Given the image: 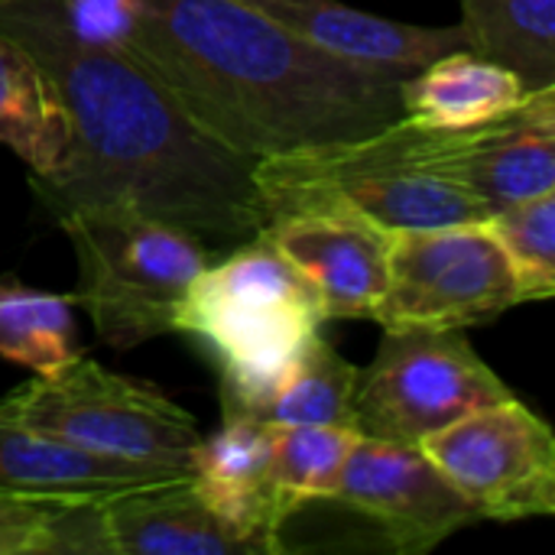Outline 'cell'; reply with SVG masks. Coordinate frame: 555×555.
<instances>
[{
  "label": "cell",
  "mask_w": 555,
  "mask_h": 555,
  "mask_svg": "<svg viewBox=\"0 0 555 555\" xmlns=\"http://www.w3.org/2000/svg\"><path fill=\"white\" fill-rule=\"evenodd\" d=\"M332 501L371 520L387 546L403 555L429 553L481 520L420 446L374 436L358 439Z\"/></svg>",
  "instance_id": "11"
},
{
  "label": "cell",
  "mask_w": 555,
  "mask_h": 555,
  "mask_svg": "<svg viewBox=\"0 0 555 555\" xmlns=\"http://www.w3.org/2000/svg\"><path fill=\"white\" fill-rule=\"evenodd\" d=\"M267 218L306 202L348 205L387 231L485 221L491 208L439 166L436 130L400 114L354 137L254 163ZM270 224V221H267Z\"/></svg>",
  "instance_id": "3"
},
{
  "label": "cell",
  "mask_w": 555,
  "mask_h": 555,
  "mask_svg": "<svg viewBox=\"0 0 555 555\" xmlns=\"http://www.w3.org/2000/svg\"><path fill=\"white\" fill-rule=\"evenodd\" d=\"M59 81L72 150L59 172L33 179L42 205L133 208L195 237L244 241L267 228L250 156L205 137L176 98L130 55L75 49L33 29H0Z\"/></svg>",
  "instance_id": "2"
},
{
  "label": "cell",
  "mask_w": 555,
  "mask_h": 555,
  "mask_svg": "<svg viewBox=\"0 0 555 555\" xmlns=\"http://www.w3.org/2000/svg\"><path fill=\"white\" fill-rule=\"evenodd\" d=\"M462 328H384L374 361L358 371L354 426L361 436L420 446L442 426L511 400Z\"/></svg>",
  "instance_id": "7"
},
{
  "label": "cell",
  "mask_w": 555,
  "mask_h": 555,
  "mask_svg": "<svg viewBox=\"0 0 555 555\" xmlns=\"http://www.w3.org/2000/svg\"><path fill=\"white\" fill-rule=\"evenodd\" d=\"M436 130L439 166L491 211L555 189V85L462 130Z\"/></svg>",
  "instance_id": "13"
},
{
  "label": "cell",
  "mask_w": 555,
  "mask_h": 555,
  "mask_svg": "<svg viewBox=\"0 0 555 555\" xmlns=\"http://www.w3.org/2000/svg\"><path fill=\"white\" fill-rule=\"evenodd\" d=\"M267 20L299 36L312 49L354 68L410 78L433 59L462 49L459 26H413L364 13L338 0H247Z\"/></svg>",
  "instance_id": "14"
},
{
  "label": "cell",
  "mask_w": 555,
  "mask_h": 555,
  "mask_svg": "<svg viewBox=\"0 0 555 555\" xmlns=\"http://www.w3.org/2000/svg\"><path fill=\"white\" fill-rule=\"evenodd\" d=\"M420 449L481 520L555 514V436L517 397L442 426Z\"/></svg>",
  "instance_id": "9"
},
{
  "label": "cell",
  "mask_w": 555,
  "mask_h": 555,
  "mask_svg": "<svg viewBox=\"0 0 555 555\" xmlns=\"http://www.w3.org/2000/svg\"><path fill=\"white\" fill-rule=\"evenodd\" d=\"M46 555H263L202 498L192 472L75 498L52 524Z\"/></svg>",
  "instance_id": "10"
},
{
  "label": "cell",
  "mask_w": 555,
  "mask_h": 555,
  "mask_svg": "<svg viewBox=\"0 0 555 555\" xmlns=\"http://www.w3.org/2000/svg\"><path fill=\"white\" fill-rule=\"evenodd\" d=\"M465 49L511 68L527 91L555 85V0H462Z\"/></svg>",
  "instance_id": "20"
},
{
  "label": "cell",
  "mask_w": 555,
  "mask_h": 555,
  "mask_svg": "<svg viewBox=\"0 0 555 555\" xmlns=\"http://www.w3.org/2000/svg\"><path fill=\"white\" fill-rule=\"evenodd\" d=\"M172 475L185 472L104 459L39 429L0 420V491L36 498H98Z\"/></svg>",
  "instance_id": "17"
},
{
  "label": "cell",
  "mask_w": 555,
  "mask_h": 555,
  "mask_svg": "<svg viewBox=\"0 0 555 555\" xmlns=\"http://www.w3.org/2000/svg\"><path fill=\"white\" fill-rule=\"evenodd\" d=\"M524 81L472 49H452L400 81V107L426 127L462 130L485 124L520 104Z\"/></svg>",
  "instance_id": "19"
},
{
  "label": "cell",
  "mask_w": 555,
  "mask_h": 555,
  "mask_svg": "<svg viewBox=\"0 0 555 555\" xmlns=\"http://www.w3.org/2000/svg\"><path fill=\"white\" fill-rule=\"evenodd\" d=\"M263 231L309 280L325 322L374 315L387 289V228L338 202H306L273 215Z\"/></svg>",
  "instance_id": "12"
},
{
  "label": "cell",
  "mask_w": 555,
  "mask_h": 555,
  "mask_svg": "<svg viewBox=\"0 0 555 555\" xmlns=\"http://www.w3.org/2000/svg\"><path fill=\"white\" fill-rule=\"evenodd\" d=\"M189 472L208 507L224 524L254 540L263 555L283 553L280 533L296 511L273 481L267 426L221 416L218 433L195 446Z\"/></svg>",
  "instance_id": "15"
},
{
  "label": "cell",
  "mask_w": 555,
  "mask_h": 555,
  "mask_svg": "<svg viewBox=\"0 0 555 555\" xmlns=\"http://www.w3.org/2000/svg\"><path fill=\"white\" fill-rule=\"evenodd\" d=\"M130 59L205 137L250 159L354 140L403 114L400 78L312 49L247 0H143Z\"/></svg>",
  "instance_id": "1"
},
{
  "label": "cell",
  "mask_w": 555,
  "mask_h": 555,
  "mask_svg": "<svg viewBox=\"0 0 555 555\" xmlns=\"http://www.w3.org/2000/svg\"><path fill=\"white\" fill-rule=\"evenodd\" d=\"M273 481L286 504L299 514L312 501H332L345 465L361 439L358 429L325 423H273L267 426Z\"/></svg>",
  "instance_id": "23"
},
{
  "label": "cell",
  "mask_w": 555,
  "mask_h": 555,
  "mask_svg": "<svg viewBox=\"0 0 555 555\" xmlns=\"http://www.w3.org/2000/svg\"><path fill=\"white\" fill-rule=\"evenodd\" d=\"M0 420L39 429L75 449L137 465L189 472L198 420L159 387L78 354L52 377H33L0 400Z\"/></svg>",
  "instance_id": "6"
},
{
  "label": "cell",
  "mask_w": 555,
  "mask_h": 555,
  "mask_svg": "<svg viewBox=\"0 0 555 555\" xmlns=\"http://www.w3.org/2000/svg\"><path fill=\"white\" fill-rule=\"evenodd\" d=\"M143 0H0V29H33L75 49L130 55Z\"/></svg>",
  "instance_id": "22"
},
{
  "label": "cell",
  "mask_w": 555,
  "mask_h": 555,
  "mask_svg": "<svg viewBox=\"0 0 555 555\" xmlns=\"http://www.w3.org/2000/svg\"><path fill=\"white\" fill-rule=\"evenodd\" d=\"M0 143L29 166L33 179L59 172L72 150V114L59 81L7 36H0Z\"/></svg>",
  "instance_id": "18"
},
{
  "label": "cell",
  "mask_w": 555,
  "mask_h": 555,
  "mask_svg": "<svg viewBox=\"0 0 555 555\" xmlns=\"http://www.w3.org/2000/svg\"><path fill=\"white\" fill-rule=\"evenodd\" d=\"M72 306V296L0 276V358L36 377H52L68 367L81 354Z\"/></svg>",
  "instance_id": "21"
},
{
  "label": "cell",
  "mask_w": 555,
  "mask_h": 555,
  "mask_svg": "<svg viewBox=\"0 0 555 555\" xmlns=\"http://www.w3.org/2000/svg\"><path fill=\"white\" fill-rule=\"evenodd\" d=\"M358 367L341 358L322 332L309 335L273 371L244 387H221V416L273 423H325L354 426Z\"/></svg>",
  "instance_id": "16"
},
{
  "label": "cell",
  "mask_w": 555,
  "mask_h": 555,
  "mask_svg": "<svg viewBox=\"0 0 555 555\" xmlns=\"http://www.w3.org/2000/svg\"><path fill=\"white\" fill-rule=\"evenodd\" d=\"M322 322L309 280L260 231L192 280L176 332L202 338L218 354L221 387H244L273 371Z\"/></svg>",
  "instance_id": "5"
},
{
  "label": "cell",
  "mask_w": 555,
  "mask_h": 555,
  "mask_svg": "<svg viewBox=\"0 0 555 555\" xmlns=\"http://www.w3.org/2000/svg\"><path fill=\"white\" fill-rule=\"evenodd\" d=\"M520 306L517 273L485 221L390 231L384 328H468Z\"/></svg>",
  "instance_id": "8"
},
{
  "label": "cell",
  "mask_w": 555,
  "mask_h": 555,
  "mask_svg": "<svg viewBox=\"0 0 555 555\" xmlns=\"http://www.w3.org/2000/svg\"><path fill=\"white\" fill-rule=\"evenodd\" d=\"M491 231L504 244L517 273L520 302L555 296V189L504 205L488 215Z\"/></svg>",
  "instance_id": "24"
},
{
  "label": "cell",
  "mask_w": 555,
  "mask_h": 555,
  "mask_svg": "<svg viewBox=\"0 0 555 555\" xmlns=\"http://www.w3.org/2000/svg\"><path fill=\"white\" fill-rule=\"evenodd\" d=\"M55 221L78 260L72 302L107 348L130 351L176 332L179 306L208 267L202 237L133 208H65Z\"/></svg>",
  "instance_id": "4"
},
{
  "label": "cell",
  "mask_w": 555,
  "mask_h": 555,
  "mask_svg": "<svg viewBox=\"0 0 555 555\" xmlns=\"http://www.w3.org/2000/svg\"><path fill=\"white\" fill-rule=\"evenodd\" d=\"M75 498H36L0 491V555H46L62 507Z\"/></svg>",
  "instance_id": "25"
}]
</instances>
